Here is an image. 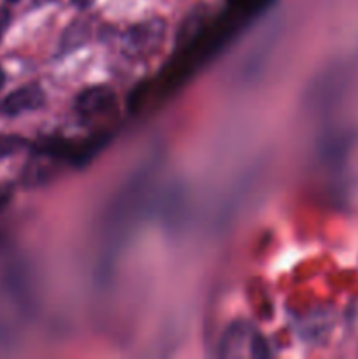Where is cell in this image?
I'll use <instances>...</instances> for the list:
<instances>
[{
    "label": "cell",
    "mask_w": 358,
    "mask_h": 359,
    "mask_svg": "<svg viewBox=\"0 0 358 359\" xmlns=\"http://www.w3.org/2000/svg\"><path fill=\"white\" fill-rule=\"evenodd\" d=\"M223 358H269L270 351L265 339L256 333L249 323L235 321L225 330L220 342Z\"/></svg>",
    "instance_id": "1"
},
{
    "label": "cell",
    "mask_w": 358,
    "mask_h": 359,
    "mask_svg": "<svg viewBox=\"0 0 358 359\" xmlns=\"http://www.w3.org/2000/svg\"><path fill=\"white\" fill-rule=\"evenodd\" d=\"M165 34H167V23L161 18H151L135 23L123 34V53L133 60L147 58L164 44Z\"/></svg>",
    "instance_id": "2"
},
{
    "label": "cell",
    "mask_w": 358,
    "mask_h": 359,
    "mask_svg": "<svg viewBox=\"0 0 358 359\" xmlns=\"http://www.w3.org/2000/svg\"><path fill=\"white\" fill-rule=\"evenodd\" d=\"M116 95L112 91V88L104 86V84H98V86L86 88V90L81 91L76 98V112L84 119L95 118V116H100L104 112H107L109 109L114 105Z\"/></svg>",
    "instance_id": "3"
},
{
    "label": "cell",
    "mask_w": 358,
    "mask_h": 359,
    "mask_svg": "<svg viewBox=\"0 0 358 359\" xmlns=\"http://www.w3.org/2000/svg\"><path fill=\"white\" fill-rule=\"evenodd\" d=\"M44 102L46 93L39 84H25L4 98L0 104V112L6 116H18L23 112L37 111L44 105Z\"/></svg>",
    "instance_id": "4"
},
{
    "label": "cell",
    "mask_w": 358,
    "mask_h": 359,
    "mask_svg": "<svg viewBox=\"0 0 358 359\" xmlns=\"http://www.w3.org/2000/svg\"><path fill=\"white\" fill-rule=\"evenodd\" d=\"M91 37V25L86 20H76L63 30L60 37V55L76 51L77 48L86 44Z\"/></svg>",
    "instance_id": "5"
},
{
    "label": "cell",
    "mask_w": 358,
    "mask_h": 359,
    "mask_svg": "<svg viewBox=\"0 0 358 359\" xmlns=\"http://www.w3.org/2000/svg\"><path fill=\"white\" fill-rule=\"evenodd\" d=\"M298 330H300L304 339L319 340L321 339V335H325V333L330 330V319L329 316L323 314V312H316V314L307 316Z\"/></svg>",
    "instance_id": "6"
},
{
    "label": "cell",
    "mask_w": 358,
    "mask_h": 359,
    "mask_svg": "<svg viewBox=\"0 0 358 359\" xmlns=\"http://www.w3.org/2000/svg\"><path fill=\"white\" fill-rule=\"evenodd\" d=\"M25 146H27V140L23 137L14 135V133H11V135L9 133H2L0 135V160L20 153Z\"/></svg>",
    "instance_id": "7"
},
{
    "label": "cell",
    "mask_w": 358,
    "mask_h": 359,
    "mask_svg": "<svg viewBox=\"0 0 358 359\" xmlns=\"http://www.w3.org/2000/svg\"><path fill=\"white\" fill-rule=\"evenodd\" d=\"M9 23H11V13L6 9V7H0V41H2Z\"/></svg>",
    "instance_id": "8"
},
{
    "label": "cell",
    "mask_w": 358,
    "mask_h": 359,
    "mask_svg": "<svg viewBox=\"0 0 358 359\" xmlns=\"http://www.w3.org/2000/svg\"><path fill=\"white\" fill-rule=\"evenodd\" d=\"M70 2H72L77 9H88V7L93 6L95 0H70Z\"/></svg>",
    "instance_id": "9"
},
{
    "label": "cell",
    "mask_w": 358,
    "mask_h": 359,
    "mask_svg": "<svg viewBox=\"0 0 358 359\" xmlns=\"http://www.w3.org/2000/svg\"><path fill=\"white\" fill-rule=\"evenodd\" d=\"M11 198V189H4V191H0V210L6 207V203L9 202Z\"/></svg>",
    "instance_id": "10"
},
{
    "label": "cell",
    "mask_w": 358,
    "mask_h": 359,
    "mask_svg": "<svg viewBox=\"0 0 358 359\" xmlns=\"http://www.w3.org/2000/svg\"><path fill=\"white\" fill-rule=\"evenodd\" d=\"M4 81H6V76H4V70H2V67H0V90H2V86H4Z\"/></svg>",
    "instance_id": "11"
},
{
    "label": "cell",
    "mask_w": 358,
    "mask_h": 359,
    "mask_svg": "<svg viewBox=\"0 0 358 359\" xmlns=\"http://www.w3.org/2000/svg\"><path fill=\"white\" fill-rule=\"evenodd\" d=\"M4 2H7V4H18V2H20V0H4Z\"/></svg>",
    "instance_id": "12"
}]
</instances>
